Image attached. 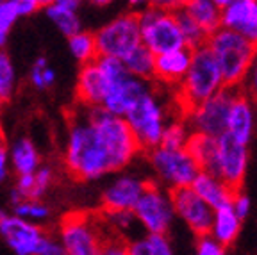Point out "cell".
Listing matches in <instances>:
<instances>
[{
  "label": "cell",
  "instance_id": "cell-22",
  "mask_svg": "<svg viewBox=\"0 0 257 255\" xmlns=\"http://www.w3.org/2000/svg\"><path fill=\"white\" fill-rule=\"evenodd\" d=\"M9 157H11V170L16 173V177L36 173L43 166L40 150L27 136L16 138L13 141L9 147Z\"/></svg>",
  "mask_w": 257,
  "mask_h": 255
},
{
  "label": "cell",
  "instance_id": "cell-37",
  "mask_svg": "<svg viewBox=\"0 0 257 255\" xmlns=\"http://www.w3.org/2000/svg\"><path fill=\"white\" fill-rule=\"evenodd\" d=\"M193 255H227V248L221 246L216 239H213L207 234L202 235V237H195Z\"/></svg>",
  "mask_w": 257,
  "mask_h": 255
},
{
  "label": "cell",
  "instance_id": "cell-3",
  "mask_svg": "<svg viewBox=\"0 0 257 255\" xmlns=\"http://www.w3.org/2000/svg\"><path fill=\"white\" fill-rule=\"evenodd\" d=\"M205 45L216 57L225 86L239 89L257 57V48L246 38L225 27L209 36Z\"/></svg>",
  "mask_w": 257,
  "mask_h": 255
},
{
  "label": "cell",
  "instance_id": "cell-19",
  "mask_svg": "<svg viewBox=\"0 0 257 255\" xmlns=\"http://www.w3.org/2000/svg\"><path fill=\"white\" fill-rule=\"evenodd\" d=\"M193 50L191 48H181V50H173V52L163 54L156 57V75L154 82L172 88L175 91L181 82L184 80L189 66H191Z\"/></svg>",
  "mask_w": 257,
  "mask_h": 255
},
{
  "label": "cell",
  "instance_id": "cell-32",
  "mask_svg": "<svg viewBox=\"0 0 257 255\" xmlns=\"http://www.w3.org/2000/svg\"><path fill=\"white\" fill-rule=\"evenodd\" d=\"M191 136H193V131L188 125V121L184 120V116L177 114L168 123V127H166L165 134H163V141H161V147L181 150V148L188 147Z\"/></svg>",
  "mask_w": 257,
  "mask_h": 255
},
{
  "label": "cell",
  "instance_id": "cell-30",
  "mask_svg": "<svg viewBox=\"0 0 257 255\" xmlns=\"http://www.w3.org/2000/svg\"><path fill=\"white\" fill-rule=\"evenodd\" d=\"M68 50L73 56V59L77 63H80V66L89 63H95L100 54H98V47H96L95 32L80 31L77 34L68 38Z\"/></svg>",
  "mask_w": 257,
  "mask_h": 255
},
{
  "label": "cell",
  "instance_id": "cell-41",
  "mask_svg": "<svg viewBox=\"0 0 257 255\" xmlns=\"http://www.w3.org/2000/svg\"><path fill=\"white\" fill-rule=\"evenodd\" d=\"M230 207L234 209V212H236L237 216H239L241 219H245L246 216L250 214V209H252V202H250V198L245 195V193L241 191H236V195H234L232 198V203H230Z\"/></svg>",
  "mask_w": 257,
  "mask_h": 255
},
{
  "label": "cell",
  "instance_id": "cell-5",
  "mask_svg": "<svg viewBox=\"0 0 257 255\" xmlns=\"http://www.w3.org/2000/svg\"><path fill=\"white\" fill-rule=\"evenodd\" d=\"M145 159L152 175L150 180L168 191L191 188L193 182L202 173L200 164L189 154L188 148L173 150V148L157 147L150 152H145Z\"/></svg>",
  "mask_w": 257,
  "mask_h": 255
},
{
  "label": "cell",
  "instance_id": "cell-6",
  "mask_svg": "<svg viewBox=\"0 0 257 255\" xmlns=\"http://www.w3.org/2000/svg\"><path fill=\"white\" fill-rule=\"evenodd\" d=\"M105 234L102 218L88 212H68L61 218L56 235L68 255H102Z\"/></svg>",
  "mask_w": 257,
  "mask_h": 255
},
{
  "label": "cell",
  "instance_id": "cell-25",
  "mask_svg": "<svg viewBox=\"0 0 257 255\" xmlns=\"http://www.w3.org/2000/svg\"><path fill=\"white\" fill-rule=\"evenodd\" d=\"M131 255H177L168 234H140L128 241Z\"/></svg>",
  "mask_w": 257,
  "mask_h": 255
},
{
  "label": "cell",
  "instance_id": "cell-9",
  "mask_svg": "<svg viewBox=\"0 0 257 255\" xmlns=\"http://www.w3.org/2000/svg\"><path fill=\"white\" fill-rule=\"evenodd\" d=\"M133 212L143 234H168L177 219L172 191L152 180Z\"/></svg>",
  "mask_w": 257,
  "mask_h": 255
},
{
  "label": "cell",
  "instance_id": "cell-36",
  "mask_svg": "<svg viewBox=\"0 0 257 255\" xmlns=\"http://www.w3.org/2000/svg\"><path fill=\"white\" fill-rule=\"evenodd\" d=\"M22 18H24V15H22L16 0H6L4 4L0 6V48L6 47L13 32V27Z\"/></svg>",
  "mask_w": 257,
  "mask_h": 255
},
{
  "label": "cell",
  "instance_id": "cell-49",
  "mask_svg": "<svg viewBox=\"0 0 257 255\" xmlns=\"http://www.w3.org/2000/svg\"><path fill=\"white\" fill-rule=\"evenodd\" d=\"M4 102H6V100L2 98V95H0V111H2V105H4Z\"/></svg>",
  "mask_w": 257,
  "mask_h": 255
},
{
  "label": "cell",
  "instance_id": "cell-26",
  "mask_svg": "<svg viewBox=\"0 0 257 255\" xmlns=\"http://www.w3.org/2000/svg\"><path fill=\"white\" fill-rule=\"evenodd\" d=\"M45 15H47L48 22L57 29V31L63 34L66 40L77 32L82 31V22H80V16L75 9L66 8V6H61L57 2H54L52 6H48L45 9Z\"/></svg>",
  "mask_w": 257,
  "mask_h": 255
},
{
  "label": "cell",
  "instance_id": "cell-48",
  "mask_svg": "<svg viewBox=\"0 0 257 255\" xmlns=\"http://www.w3.org/2000/svg\"><path fill=\"white\" fill-rule=\"evenodd\" d=\"M214 2H216V4H218V6H221V8H225V6L229 4L230 0H214Z\"/></svg>",
  "mask_w": 257,
  "mask_h": 255
},
{
  "label": "cell",
  "instance_id": "cell-28",
  "mask_svg": "<svg viewBox=\"0 0 257 255\" xmlns=\"http://www.w3.org/2000/svg\"><path fill=\"white\" fill-rule=\"evenodd\" d=\"M11 212H15L16 216L32 221V223L41 225L43 227L47 221H50L52 218V209L47 202L40 198H13L11 200Z\"/></svg>",
  "mask_w": 257,
  "mask_h": 255
},
{
  "label": "cell",
  "instance_id": "cell-7",
  "mask_svg": "<svg viewBox=\"0 0 257 255\" xmlns=\"http://www.w3.org/2000/svg\"><path fill=\"white\" fill-rule=\"evenodd\" d=\"M141 29V43L156 56L186 48L177 15L172 11H163L157 8H147L138 13Z\"/></svg>",
  "mask_w": 257,
  "mask_h": 255
},
{
  "label": "cell",
  "instance_id": "cell-42",
  "mask_svg": "<svg viewBox=\"0 0 257 255\" xmlns=\"http://www.w3.org/2000/svg\"><path fill=\"white\" fill-rule=\"evenodd\" d=\"M241 89L246 93L248 96H252L253 100L257 98V57L253 61V64L250 66L248 73H246V79L241 86Z\"/></svg>",
  "mask_w": 257,
  "mask_h": 255
},
{
  "label": "cell",
  "instance_id": "cell-10",
  "mask_svg": "<svg viewBox=\"0 0 257 255\" xmlns=\"http://www.w3.org/2000/svg\"><path fill=\"white\" fill-rule=\"evenodd\" d=\"M237 89L225 88L214 96L207 98L198 105L182 111L181 114L191 127L193 134H204L211 138H221L227 132V121L232 100Z\"/></svg>",
  "mask_w": 257,
  "mask_h": 255
},
{
  "label": "cell",
  "instance_id": "cell-17",
  "mask_svg": "<svg viewBox=\"0 0 257 255\" xmlns=\"http://www.w3.org/2000/svg\"><path fill=\"white\" fill-rule=\"evenodd\" d=\"M109 88V80L100 70L98 63H89L80 66L75 82V95L82 107L96 109L102 107L105 93Z\"/></svg>",
  "mask_w": 257,
  "mask_h": 255
},
{
  "label": "cell",
  "instance_id": "cell-12",
  "mask_svg": "<svg viewBox=\"0 0 257 255\" xmlns=\"http://www.w3.org/2000/svg\"><path fill=\"white\" fill-rule=\"evenodd\" d=\"M150 184V179L138 175L134 172L114 173L100 195V207L104 212L134 211L145 189Z\"/></svg>",
  "mask_w": 257,
  "mask_h": 255
},
{
  "label": "cell",
  "instance_id": "cell-24",
  "mask_svg": "<svg viewBox=\"0 0 257 255\" xmlns=\"http://www.w3.org/2000/svg\"><path fill=\"white\" fill-rule=\"evenodd\" d=\"M241 225H243V219L234 212V209L230 207H223L214 211V218H213V227L209 235L216 239L221 246H230L234 241L237 239V235L241 232Z\"/></svg>",
  "mask_w": 257,
  "mask_h": 255
},
{
  "label": "cell",
  "instance_id": "cell-38",
  "mask_svg": "<svg viewBox=\"0 0 257 255\" xmlns=\"http://www.w3.org/2000/svg\"><path fill=\"white\" fill-rule=\"evenodd\" d=\"M107 230V228H105ZM102 255H131V248H128V241L114 235L111 232L105 234L104 244H102Z\"/></svg>",
  "mask_w": 257,
  "mask_h": 255
},
{
  "label": "cell",
  "instance_id": "cell-39",
  "mask_svg": "<svg viewBox=\"0 0 257 255\" xmlns=\"http://www.w3.org/2000/svg\"><path fill=\"white\" fill-rule=\"evenodd\" d=\"M38 255H68V251H66V248L63 246V243L59 241L57 235L48 234L47 239H45L43 244H41Z\"/></svg>",
  "mask_w": 257,
  "mask_h": 255
},
{
  "label": "cell",
  "instance_id": "cell-50",
  "mask_svg": "<svg viewBox=\"0 0 257 255\" xmlns=\"http://www.w3.org/2000/svg\"><path fill=\"white\" fill-rule=\"evenodd\" d=\"M4 2H6V0H0V6H2V4H4Z\"/></svg>",
  "mask_w": 257,
  "mask_h": 255
},
{
  "label": "cell",
  "instance_id": "cell-45",
  "mask_svg": "<svg viewBox=\"0 0 257 255\" xmlns=\"http://www.w3.org/2000/svg\"><path fill=\"white\" fill-rule=\"evenodd\" d=\"M57 4H61V6H66V8H72V9H79L80 6H82V2L84 0H56Z\"/></svg>",
  "mask_w": 257,
  "mask_h": 255
},
{
  "label": "cell",
  "instance_id": "cell-4",
  "mask_svg": "<svg viewBox=\"0 0 257 255\" xmlns=\"http://www.w3.org/2000/svg\"><path fill=\"white\" fill-rule=\"evenodd\" d=\"M177 114H181V112H177ZM177 114L170 112L168 102L159 95L157 88H152L138 100L136 105L127 112L125 120L145 154V152L161 147L163 134Z\"/></svg>",
  "mask_w": 257,
  "mask_h": 255
},
{
  "label": "cell",
  "instance_id": "cell-8",
  "mask_svg": "<svg viewBox=\"0 0 257 255\" xmlns=\"http://www.w3.org/2000/svg\"><path fill=\"white\" fill-rule=\"evenodd\" d=\"M95 40L100 56L125 59L140 45H143L138 13H123L109 20L95 32Z\"/></svg>",
  "mask_w": 257,
  "mask_h": 255
},
{
  "label": "cell",
  "instance_id": "cell-20",
  "mask_svg": "<svg viewBox=\"0 0 257 255\" xmlns=\"http://www.w3.org/2000/svg\"><path fill=\"white\" fill-rule=\"evenodd\" d=\"M191 188L214 211L229 207L230 203H232L234 195H236V189L230 188L225 180H221L220 177L211 172H202L197 177V180L193 182Z\"/></svg>",
  "mask_w": 257,
  "mask_h": 255
},
{
  "label": "cell",
  "instance_id": "cell-29",
  "mask_svg": "<svg viewBox=\"0 0 257 255\" xmlns=\"http://www.w3.org/2000/svg\"><path fill=\"white\" fill-rule=\"evenodd\" d=\"M186 148L197 159V163L200 164L202 172H213L218 156V138H211V136L204 134H193Z\"/></svg>",
  "mask_w": 257,
  "mask_h": 255
},
{
  "label": "cell",
  "instance_id": "cell-34",
  "mask_svg": "<svg viewBox=\"0 0 257 255\" xmlns=\"http://www.w3.org/2000/svg\"><path fill=\"white\" fill-rule=\"evenodd\" d=\"M29 80H31L32 88L38 89V91H47V89L54 88V84L57 80V73L50 63H48L47 57H38L31 66V72H29Z\"/></svg>",
  "mask_w": 257,
  "mask_h": 255
},
{
  "label": "cell",
  "instance_id": "cell-46",
  "mask_svg": "<svg viewBox=\"0 0 257 255\" xmlns=\"http://www.w3.org/2000/svg\"><path fill=\"white\" fill-rule=\"evenodd\" d=\"M89 4L93 6V8H107V6H111L114 0H88Z\"/></svg>",
  "mask_w": 257,
  "mask_h": 255
},
{
  "label": "cell",
  "instance_id": "cell-40",
  "mask_svg": "<svg viewBox=\"0 0 257 255\" xmlns=\"http://www.w3.org/2000/svg\"><path fill=\"white\" fill-rule=\"evenodd\" d=\"M11 173V157H9V147L6 143L4 136L0 134V186L8 180Z\"/></svg>",
  "mask_w": 257,
  "mask_h": 255
},
{
  "label": "cell",
  "instance_id": "cell-33",
  "mask_svg": "<svg viewBox=\"0 0 257 255\" xmlns=\"http://www.w3.org/2000/svg\"><path fill=\"white\" fill-rule=\"evenodd\" d=\"M177 15V22H179V27H181L182 36L186 40V47L195 50V48H200L207 43L209 36L202 31V27L193 20L191 16L184 11V9H179L175 13Z\"/></svg>",
  "mask_w": 257,
  "mask_h": 255
},
{
  "label": "cell",
  "instance_id": "cell-2",
  "mask_svg": "<svg viewBox=\"0 0 257 255\" xmlns=\"http://www.w3.org/2000/svg\"><path fill=\"white\" fill-rule=\"evenodd\" d=\"M225 88L227 86H225L216 57L209 50L207 45H204L193 50L191 66L181 86L175 89L173 98H175V104L179 105V112H182L193 105L205 102Z\"/></svg>",
  "mask_w": 257,
  "mask_h": 255
},
{
  "label": "cell",
  "instance_id": "cell-18",
  "mask_svg": "<svg viewBox=\"0 0 257 255\" xmlns=\"http://www.w3.org/2000/svg\"><path fill=\"white\" fill-rule=\"evenodd\" d=\"M223 27L241 34L257 48V0H230L223 8Z\"/></svg>",
  "mask_w": 257,
  "mask_h": 255
},
{
  "label": "cell",
  "instance_id": "cell-1",
  "mask_svg": "<svg viewBox=\"0 0 257 255\" xmlns=\"http://www.w3.org/2000/svg\"><path fill=\"white\" fill-rule=\"evenodd\" d=\"M143 154L127 120L102 107L75 114L66 129L64 170L79 182H93L125 172Z\"/></svg>",
  "mask_w": 257,
  "mask_h": 255
},
{
  "label": "cell",
  "instance_id": "cell-21",
  "mask_svg": "<svg viewBox=\"0 0 257 255\" xmlns=\"http://www.w3.org/2000/svg\"><path fill=\"white\" fill-rule=\"evenodd\" d=\"M54 168L43 164L36 173L31 175L16 177V182L11 189V200L13 198H43L48 193V189L54 186Z\"/></svg>",
  "mask_w": 257,
  "mask_h": 255
},
{
  "label": "cell",
  "instance_id": "cell-15",
  "mask_svg": "<svg viewBox=\"0 0 257 255\" xmlns=\"http://www.w3.org/2000/svg\"><path fill=\"white\" fill-rule=\"evenodd\" d=\"M154 88V84L149 80L136 79L133 75H127L120 80L109 84L105 98L102 102V109L114 116L125 118L127 112L136 105V102Z\"/></svg>",
  "mask_w": 257,
  "mask_h": 255
},
{
  "label": "cell",
  "instance_id": "cell-13",
  "mask_svg": "<svg viewBox=\"0 0 257 255\" xmlns=\"http://www.w3.org/2000/svg\"><path fill=\"white\" fill-rule=\"evenodd\" d=\"M248 145H243L232 140L230 136L223 134L218 138V156L211 173L218 175L230 188L239 191L248 172Z\"/></svg>",
  "mask_w": 257,
  "mask_h": 255
},
{
  "label": "cell",
  "instance_id": "cell-11",
  "mask_svg": "<svg viewBox=\"0 0 257 255\" xmlns=\"http://www.w3.org/2000/svg\"><path fill=\"white\" fill-rule=\"evenodd\" d=\"M48 232L11 211H0V239L15 255H38Z\"/></svg>",
  "mask_w": 257,
  "mask_h": 255
},
{
  "label": "cell",
  "instance_id": "cell-27",
  "mask_svg": "<svg viewBox=\"0 0 257 255\" xmlns=\"http://www.w3.org/2000/svg\"><path fill=\"white\" fill-rule=\"evenodd\" d=\"M156 57H157L156 54L150 52L145 45H140L134 52H131L125 57L123 63H125V66H127L128 75H133L141 80L154 82V75H156Z\"/></svg>",
  "mask_w": 257,
  "mask_h": 255
},
{
  "label": "cell",
  "instance_id": "cell-23",
  "mask_svg": "<svg viewBox=\"0 0 257 255\" xmlns=\"http://www.w3.org/2000/svg\"><path fill=\"white\" fill-rule=\"evenodd\" d=\"M184 11L200 25L207 36H213L223 27V8L214 0H191Z\"/></svg>",
  "mask_w": 257,
  "mask_h": 255
},
{
  "label": "cell",
  "instance_id": "cell-44",
  "mask_svg": "<svg viewBox=\"0 0 257 255\" xmlns=\"http://www.w3.org/2000/svg\"><path fill=\"white\" fill-rule=\"evenodd\" d=\"M128 6L136 13H140V11H143V9L150 8V6H152V0H128Z\"/></svg>",
  "mask_w": 257,
  "mask_h": 255
},
{
  "label": "cell",
  "instance_id": "cell-16",
  "mask_svg": "<svg viewBox=\"0 0 257 255\" xmlns=\"http://www.w3.org/2000/svg\"><path fill=\"white\" fill-rule=\"evenodd\" d=\"M253 132H255V104L252 96H248L239 88L230 105L225 134L243 145H250Z\"/></svg>",
  "mask_w": 257,
  "mask_h": 255
},
{
  "label": "cell",
  "instance_id": "cell-43",
  "mask_svg": "<svg viewBox=\"0 0 257 255\" xmlns=\"http://www.w3.org/2000/svg\"><path fill=\"white\" fill-rule=\"evenodd\" d=\"M189 2H191V0H152V8L177 13L179 9H184Z\"/></svg>",
  "mask_w": 257,
  "mask_h": 255
},
{
  "label": "cell",
  "instance_id": "cell-31",
  "mask_svg": "<svg viewBox=\"0 0 257 255\" xmlns=\"http://www.w3.org/2000/svg\"><path fill=\"white\" fill-rule=\"evenodd\" d=\"M102 221H104L107 232L114 235H120L123 239L131 241L138 237L136 230L140 228L136 216L133 211H121V212H102ZM141 230V228H140Z\"/></svg>",
  "mask_w": 257,
  "mask_h": 255
},
{
  "label": "cell",
  "instance_id": "cell-14",
  "mask_svg": "<svg viewBox=\"0 0 257 255\" xmlns=\"http://www.w3.org/2000/svg\"><path fill=\"white\" fill-rule=\"evenodd\" d=\"M173 207H175L177 219H181L184 227L191 232L195 237L207 235L213 227L214 209L195 193L193 188H182L172 191Z\"/></svg>",
  "mask_w": 257,
  "mask_h": 255
},
{
  "label": "cell",
  "instance_id": "cell-47",
  "mask_svg": "<svg viewBox=\"0 0 257 255\" xmlns=\"http://www.w3.org/2000/svg\"><path fill=\"white\" fill-rule=\"evenodd\" d=\"M31 2H34L40 9H47L48 6H52L56 0H31Z\"/></svg>",
  "mask_w": 257,
  "mask_h": 255
},
{
  "label": "cell",
  "instance_id": "cell-35",
  "mask_svg": "<svg viewBox=\"0 0 257 255\" xmlns=\"http://www.w3.org/2000/svg\"><path fill=\"white\" fill-rule=\"evenodd\" d=\"M18 86V73L11 56L0 48V95L4 100H9L16 91Z\"/></svg>",
  "mask_w": 257,
  "mask_h": 255
}]
</instances>
